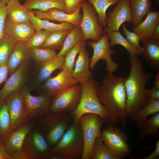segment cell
<instances>
[{
	"label": "cell",
	"mask_w": 159,
	"mask_h": 159,
	"mask_svg": "<svg viewBox=\"0 0 159 159\" xmlns=\"http://www.w3.org/2000/svg\"><path fill=\"white\" fill-rule=\"evenodd\" d=\"M129 59L130 71L125 82L126 111L130 120L135 122L138 114L149 102L145 85L152 75L144 71L143 62L138 55L130 54Z\"/></svg>",
	"instance_id": "1"
},
{
	"label": "cell",
	"mask_w": 159,
	"mask_h": 159,
	"mask_svg": "<svg viewBox=\"0 0 159 159\" xmlns=\"http://www.w3.org/2000/svg\"><path fill=\"white\" fill-rule=\"evenodd\" d=\"M124 77L108 73L103 77L102 85L96 88L97 94L101 103L105 108L110 124L120 122L126 124L128 117L126 111V94Z\"/></svg>",
	"instance_id": "2"
},
{
	"label": "cell",
	"mask_w": 159,
	"mask_h": 159,
	"mask_svg": "<svg viewBox=\"0 0 159 159\" xmlns=\"http://www.w3.org/2000/svg\"><path fill=\"white\" fill-rule=\"evenodd\" d=\"M70 112L49 111L34 120V127L41 133L52 148L59 142L73 122Z\"/></svg>",
	"instance_id": "3"
},
{
	"label": "cell",
	"mask_w": 159,
	"mask_h": 159,
	"mask_svg": "<svg viewBox=\"0 0 159 159\" xmlns=\"http://www.w3.org/2000/svg\"><path fill=\"white\" fill-rule=\"evenodd\" d=\"M84 145L83 135L80 123L79 121H73L52 148L49 159H82Z\"/></svg>",
	"instance_id": "4"
},
{
	"label": "cell",
	"mask_w": 159,
	"mask_h": 159,
	"mask_svg": "<svg viewBox=\"0 0 159 159\" xmlns=\"http://www.w3.org/2000/svg\"><path fill=\"white\" fill-rule=\"evenodd\" d=\"M98 84L93 78L80 84L81 95L80 102L76 109L71 113L74 122H78L80 117L84 114L93 113L97 115L107 123H110L107 112L100 102L97 94L96 88Z\"/></svg>",
	"instance_id": "5"
},
{
	"label": "cell",
	"mask_w": 159,
	"mask_h": 159,
	"mask_svg": "<svg viewBox=\"0 0 159 159\" xmlns=\"http://www.w3.org/2000/svg\"><path fill=\"white\" fill-rule=\"evenodd\" d=\"M101 137L111 152L118 159L123 158L131 151L127 142V134L118 127L110 124L101 132Z\"/></svg>",
	"instance_id": "6"
},
{
	"label": "cell",
	"mask_w": 159,
	"mask_h": 159,
	"mask_svg": "<svg viewBox=\"0 0 159 159\" xmlns=\"http://www.w3.org/2000/svg\"><path fill=\"white\" fill-rule=\"evenodd\" d=\"M83 132L84 145L82 159H91L92 148L97 138L100 137L101 128L105 120L93 113L82 115L79 120Z\"/></svg>",
	"instance_id": "7"
},
{
	"label": "cell",
	"mask_w": 159,
	"mask_h": 159,
	"mask_svg": "<svg viewBox=\"0 0 159 159\" xmlns=\"http://www.w3.org/2000/svg\"><path fill=\"white\" fill-rule=\"evenodd\" d=\"M64 56H56L52 60L35 64L30 71L26 85L31 91H37L39 87L57 69L61 68Z\"/></svg>",
	"instance_id": "8"
},
{
	"label": "cell",
	"mask_w": 159,
	"mask_h": 159,
	"mask_svg": "<svg viewBox=\"0 0 159 159\" xmlns=\"http://www.w3.org/2000/svg\"><path fill=\"white\" fill-rule=\"evenodd\" d=\"M82 18L79 25L83 33V40L98 41L105 32L99 21L97 12L92 4L86 0L82 2Z\"/></svg>",
	"instance_id": "9"
},
{
	"label": "cell",
	"mask_w": 159,
	"mask_h": 159,
	"mask_svg": "<svg viewBox=\"0 0 159 159\" xmlns=\"http://www.w3.org/2000/svg\"><path fill=\"white\" fill-rule=\"evenodd\" d=\"M22 149L28 159H49L52 148L39 132L34 127L26 136Z\"/></svg>",
	"instance_id": "10"
},
{
	"label": "cell",
	"mask_w": 159,
	"mask_h": 159,
	"mask_svg": "<svg viewBox=\"0 0 159 159\" xmlns=\"http://www.w3.org/2000/svg\"><path fill=\"white\" fill-rule=\"evenodd\" d=\"M81 95L80 85H76L51 97L50 111L71 113L77 107Z\"/></svg>",
	"instance_id": "11"
},
{
	"label": "cell",
	"mask_w": 159,
	"mask_h": 159,
	"mask_svg": "<svg viewBox=\"0 0 159 159\" xmlns=\"http://www.w3.org/2000/svg\"><path fill=\"white\" fill-rule=\"evenodd\" d=\"M24 101L26 112L31 120H36L50 111L51 97L40 94L33 96L25 85L19 90Z\"/></svg>",
	"instance_id": "12"
},
{
	"label": "cell",
	"mask_w": 159,
	"mask_h": 159,
	"mask_svg": "<svg viewBox=\"0 0 159 159\" xmlns=\"http://www.w3.org/2000/svg\"><path fill=\"white\" fill-rule=\"evenodd\" d=\"M5 100L10 116V132L17 130L31 121L26 112L24 99L19 90L11 93Z\"/></svg>",
	"instance_id": "13"
},
{
	"label": "cell",
	"mask_w": 159,
	"mask_h": 159,
	"mask_svg": "<svg viewBox=\"0 0 159 159\" xmlns=\"http://www.w3.org/2000/svg\"><path fill=\"white\" fill-rule=\"evenodd\" d=\"M89 45L93 50V54L90 63L91 69H94L98 62L101 59H103L106 62V70L108 73H113L117 70L119 65L112 59L111 56L115 54V52L114 49L110 48L107 33L105 32L97 41L90 42Z\"/></svg>",
	"instance_id": "14"
},
{
	"label": "cell",
	"mask_w": 159,
	"mask_h": 159,
	"mask_svg": "<svg viewBox=\"0 0 159 159\" xmlns=\"http://www.w3.org/2000/svg\"><path fill=\"white\" fill-rule=\"evenodd\" d=\"M78 83L72 77L71 73L63 69L55 77H49L37 91L40 94L52 97Z\"/></svg>",
	"instance_id": "15"
},
{
	"label": "cell",
	"mask_w": 159,
	"mask_h": 159,
	"mask_svg": "<svg viewBox=\"0 0 159 159\" xmlns=\"http://www.w3.org/2000/svg\"><path fill=\"white\" fill-rule=\"evenodd\" d=\"M35 63L32 59L24 62L21 67L5 81V85L0 91V102L5 100L12 92L19 90L25 85L28 74Z\"/></svg>",
	"instance_id": "16"
},
{
	"label": "cell",
	"mask_w": 159,
	"mask_h": 159,
	"mask_svg": "<svg viewBox=\"0 0 159 159\" xmlns=\"http://www.w3.org/2000/svg\"><path fill=\"white\" fill-rule=\"evenodd\" d=\"M112 11L106 17L107 26L105 33L119 31V28L125 22L131 23V13L129 0H119Z\"/></svg>",
	"instance_id": "17"
},
{
	"label": "cell",
	"mask_w": 159,
	"mask_h": 159,
	"mask_svg": "<svg viewBox=\"0 0 159 159\" xmlns=\"http://www.w3.org/2000/svg\"><path fill=\"white\" fill-rule=\"evenodd\" d=\"M82 2L77 6L76 10L73 14H69L57 8L49 9L44 11L39 10L34 11L38 18L48 20L67 22L77 26H79L82 21V14L80 13Z\"/></svg>",
	"instance_id": "18"
},
{
	"label": "cell",
	"mask_w": 159,
	"mask_h": 159,
	"mask_svg": "<svg viewBox=\"0 0 159 159\" xmlns=\"http://www.w3.org/2000/svg\"><path fill=\"white\" fill-rule=\"evenodd\" d=\"M34 126V120H31L14 132L0 135L1 140L10 155L15 151L22 150L26 136Z\"/></svg>",
	"instance_id": "19"
},
{
	"label": "cell",
	"mask_w": 159,
	"mask_h": 159,
	"mask_svg": "<svg viewBox=\"0 0 159 159\" xmlns=\"http://www.w3.org/2000/svg\"><path fill=\"white\" fill-rule=\"evenodd\" d=\"M35 29L30 21L15 24L6 16L4 28V35L11 37L17 42H26L32 36Z\"/></svg>",
	"instance_id": "20"
},
{
	"label": "cell",
	"mask_w": 159,
	"mask_h": 159,
	"mask_svg": "<svg viewBox=\"0 0 159 159\" xmlns=\"http://www.w3.org/2000/svg\"><path fill=\"white\" fill-rule=\"evenodd\" d=\"M78 54L71 74L72 77L81 84L93 78L94 75L90 69V59L85 47L82 48Z\"/></svg>",
	"instance_id": "21"
},
{
	"label": "cell",
	"mask_w": 159,
	"mask_h": 159,
	"mask_svg": "<svg viewBox=\"0 0 159 159\" xmlns=\"http://www.w3.org/2000/svg\"><path fill=\"white\" fill-rule=\"evenodd\" d=\"M30 59L29 48L26 42H16L6 63L9 74L14 72Z\"/></svg>",
	"instance_id": "22"
},
{
	"label": "cell",
	"mask_w": 159,
	"mask_h": 159,
	"mask_svg": "<svg viewBox=\"0 0 159 159\" xmlns=\"http://www.w3.org/2000/svg\"><path fill=\"white\" fill-rule=\"evenodd\" d=\"M159 23V11H150L146 17L133 29L140 38V40L147 39H152L154 31Z\"/></svg>",
	"instance_id": "23"
},
{
	"label": "cell",
	"mask_w": 159,
	"mask_h": 159,
	"mask_svg": "<svg viewBox=\"0 0 159 159\" xmlns=\"http://www.w3.org/2000/svg\"><path fill=\"white\" fill-rule=\"evenodd\" d=\"M141 41L143 49V59L151 69L159 71V41L147 39Z\"/></svg>",
	"instance_id": "24"
},
{
	"label": "cell",
	"mask_w": 159,
	"mask_h": 159,
	"mask_svg": "<svg viewBox=\"0 0 159 159\" xmlns=\"http://www.w3.org/2000/svg\"><path fill=\"white\" fill-rule=\"evenodd\" d=\"M28 14L29 21L33 25L36 31L42 29L51 32L57 30H70L76 26L67 22L57 24L50 22L48 20L38 19L35 16L33 9H29Z\"/></svg>",
	"instance_id": "25"
},
{
	"label": "cell",
	"mask_w": 159,
	"mask_h": 159,
	"mask_svg": "<svg viewBox=\"0 0 159 159\" xmlns=\"http://www.w3.org/2000/svg\"><path fill=\"white\" fill-rule=\"evenodd\" d=\"M6 16L12 22L15 24L29 21L28 9L21 4L19 0H9L6 5Z\"/></svg>",
	"instance_id": "26"
},
{
	"label": "cell",
	"mask_w": 159,
	"mask_h": 159,
	"mask_svg": "<svg viewBox=\"0 0 159 159\" xmlns=\"http://www.w3.org/2000/svg\"><path fill=\"white\" fill-rule=\"evenodd\" d=\"M137 128L139 131L138 136L140 142L148 135L153 137L159 136V112L153 115L152 117L137 122Z\"/></svg>",
	"instance_id": "27"
},
{
	"label": "cell",
	"mask_w": 159,
	"mask_h": 159,
	"mask_svg": "<svg viewBox=\"0 0 159 159\" xmlns=\"http://www.w3.org/2000/svg\"><path fill=\"white\" fill-rule=\"evenodd\" d=\"M132 18L131 23L135 27L141 22L150 11L151 0H129Z\"/></svg>",
	"instance_id": "28"
},
{
	"label": "cell",
	"mask_w": 159,
	"mask_h": 159,
	"mask_svg": "<svg viewBox=\"0 0 159 159\" xmlns=\"http://www.w3.org/2000/svg\"><path fill=\"white\" fill-rule=\"evenodd\" d=\"M24 5L28 9H36L44 11L53 8H57L65 12V0H26Z\"/></svg>",
	"instance_id": "29"
},
{
	"label": "cell",
	"mask_w": 159,
	"mask_h": 159,
	"mask_svg": "<svg viewBox=\"0 0 159 159\" xmlns=\"http://www.w3.org/2000/svg\"><path fill=\"white\" fill-rule=\"evenodd\" d=\"M83 33L79 26L70 30L64 41L62 49L57 56H64L77 43L83 40Z\"/></svg>",
	"instance_id": "30"
},
{
	"label": "cell",
	"mask_w": 159,
	"mask_h": 159,
	"mask_svg": "<svg viewBox=\"0 0 159 159\" xmlns=\"http://www.w3.org/2000/svg\"><path fill=\"white\" fill-rule=\"evenodd\" d=\"M69 31L57 30L52 32L40 48L61 50Z\"/></svg>",
	"instance_id": "31"
},
{
	"label": "cell",
	"mask_w": 159,
	"mask_h": 159,
	"mask_svg": "<svg viewBox=\"0 0 159 159\" xmlns=\"http://www.w3.org/2000/svg\"><path fill=\"white\" fill-rule=\"evenodd\" d=\"M107 34L110 41V47H112L116 44H120L123 46L130 54L138 55L143 54V52L132 45L126 38L122 36L119 31L108 32Z\"/></svg>",
	"instance_id": "32"
},
{
	"label": "cell",
	"mask_w": 159,
	"mask_h": 159,
	"mask_svg": "<svg viewBox=\"0 0 159 159\" xmlns=\"http://www.w3.org/2000/svg\"><path fill=\"white\" fill-rule=\"evenodd\" d=\"M86 0L92 4L96 11L100 24L104 28L106 27V10L110 6L117 3L119 0Z\"/></svg>",
	"instance_id": "33"
},
{
	"label": "cell",
	"mask_w": 159,
	"mask_h": 159,
	"mask_svg": "<svg viewBox=\"0 0 159 159\" xmlns=\"http://www.w3.org/2000/svg\"><path fill=\"white\" fill-rule=\"evenodd\" d=\"M91 159H118L110 151L101 137L96 138L92 148Z\"/></svg>",
	"instance_id": "34"
},
{
	"label": "cell",
	"mask_w": 159,
	"mask_h": 159,
	"mask_svg": "<svg viewBox=\"0 0 159 159\" xmlns=\"http://www.w3.org/2000/svg\"><path fill=\"white\" fill-rule=\"evenodd\" d=\"M29 51L31 58L35 64L50 61L57 54L54 50L48 48L32 47L29 48Z\"/></svg>",
	"instance_id": "35"
},
{
	"label": "cell",
	"mask_w": 159,
	"mask_h": 159,
	"mask_svg": "<svg viewBox=\"0 0 159 159\" xmlns=\"http://www.w3.org/2000/svg\"><path fill=\"white\" fill-rule=\"evenodd\" d=\"M86 45V42L83 40L76 44L65 55L64 63L60 71L64 69L71 73L74 67L77 55L80 49Z\"/></svg>",
	"instance_id": "36"
},
{
	"label": "cell",
	"mask_w": 159,
	"mask_h": 159,
	"mask_svg": "<svg viewBox=\"0 0 159 159\" xmlns=\"http://www.w3.org/2000/svg\"><path fill=\"white\" fill-rule=\"evenodd\" d=\"M16 42L14 39L5 35L0 39V65L6 64Z\"/></svg>",
	"instance_id": "37"
},
{
	"label": "cell",
	"mask_w": 159,
	"mask_h": 159,
	"mask_svg": "<svg viewBox=\"0 0 159 159\" xmlns=\"http://www.w3.org/2000/svg\"><path fill=\"white\" fill-rule=\"evenodd\" d=\"M10 118L6 102H0V135L10 132Z\"/></svg>",
	"instance_id": "38"
},
{
	"label": "cell",
	"mask_w": 159,
	"mask_h": 159,
	"mask_svg": "<svg viewBox=\"0 0 159 159\" xmlns=\"http://www.w3.org/2000/svg\"><path fill=\"white\" fill-rule=\"evenodd\" d=\"M158 112H159V100L149 99L148 103L138 114L135 122L146 119L149 115Z\"/></svg>",
	"instance_id": "39"
},
{
	"label": "cell",
	"mask_w": 159,
	"mask_h": 159,
	"mask_svg": "<svg viewBox=\"0 0 159 159\" xmlns=\"http://www.w3.org/2000/svg\"><path fill=\"white\" fill-rule=\"evenodd\" d=\"M52 32L44 29L35 31L32 36L26 42V44L29 48L33 47L40 48Z\"/></svg>",
	"instance_id": "40"
},
{
	"label": "cell",
	"mask_w": 159,
	"mask_h": 159,
	"mask_svg": "<svg viewBox=\"0 0 159 159\" xmlns=\"http://www.w3.org/2000/svg\"><path fill=\"white\" fill-rule=\"evenodd\" d=\"M122 25L123 33L125 34L127 40L132 45L143 53V49L140 44V40L139 36L134 32H131L129 31L127 29L125 23L122 24Z\"/></svg>",
	"instance_id": "41"
},
{
	"label": "cell",
	"mask_w": 159,
	"mask_h": 159,
	"mask_svg": "<svg viewBox=\"0 0 159 159\" xmlns=\"http://www.w3.org/2000/svg\"><path fill=\"white\" fill-rule=\"evenodd\" d=\"M6 5L2 0L0 1V39L4 35V22L7 15Z\"/></svg>",
	"instance_id": "42"
},
{
	"label": "cell",
	"mask_w": 159,
	"mask_h": 159,
	"mask_svg": "<svg viewBox=\"0 0 159 159\" xmlns=\"http://www.w3.org/2000/svg\"><path fill=\"white\" fill-rule=\"evenodd\" d=\"M84 0H65L66 4L65 12L68 14L74 13L78 4Z\"/></svg>",
	"instance_id": "43"
},
{
	"label": "cell",
	"mask_w": 159,
	"mask_h": 159,
	"mask_svg": "<svg viewBox=\"0 0 159 159\" xmlns=\"http://www.w3.org/2000/svg\"><path fill=\"white\" fill-rule=\"evenodd\" d=\"M159 156V140L156 143L155 148L154 151L150 155L142 158H135L131 156L130 158L132 159H156Z\"/></svg>",
	"instance_id": "44"
},
{
	"label": "cell",
	"mask_w": 159,
	"mask_h": 159,
	"mask_svg": "<svg viewBox=\"0 0 159 159\" xmlns=\"http://www.w3.org/2000/svg\"><path fill=\"white\" fill-rule=\"evenodd\" d=\"M8 74V70L6 64L0 65V86L2 83L6 81Z\"/></svg>",
	"instance_id": "45"
},
{
	"label": "cell",
	"mask_w": 159,
	"mask_h": 159,
	"mask_svg": "<svg viewBox=\"0 0 159 159\" xmlns=\"http://www.w3.org/2000/svg\"><path fill=\"white\" fill-rule=\"evenodd\" d=\"M146 93L149 99L159 100V88L154 87L146 89Z\"/></svg>",
	"instance_id": "46"
},
{
	"label": "cell",
	"mask_w": 159,
	"mask_h": 159,
	"mask_svg": "<svg viewBox=\"0 0 159 159\" xmlns=\"http://www.w3.org/2000/svg\"><path fill=\"white\" fill-rule=\"evenodd\" d=\"M0 159H12L0 138Z\"/></svg>",
	"instance_id": "47"
},
{
	"label": "cell",
	"mask_w": 159,
	"mask_h": 159,
	"mask_svg": "<svg viewBox=\"0 0 159 159\" xmlns=\"http://www.w3.org/2000/svg\"><path fill=\"white\" fill-rule=\"evenodd\" d=\"M12 159H28L26 155L22 150L15 151L10 155Z\"/></svg>",
	"instance_id": "48"
},
{
	"label": "cell",
	"mask_w": 159,
	"mask_h": 159,
	"mask_svg": "<svg viewBox=\"0 0 159 159\" xmlns=\"http://www.w3.org/2000/svg\"><path fill=\"white\" fill-rule=\"evenodd\" d=\"M152 39L155 40L159 41V23L157 25L154 31Z\"/></svg>",
	"instance_id": "49"
},
{
	"label": "cell",
	"mask_w": 159,
	"mask_h": 159,
	"mask_svg": "<svg viewBox=\"0 0 159 159\" xmlns=\"http://www.w3.org/2000/svg\"><path fill=\"white\" fill-rule=\"evenodd\" d=\"M154 85L155 87L159 88V71L155 77Z\"/></svg>",
	"instance_id": "50"
},
{
	"label": "cell",
	"mask_w": 159,
	"mask_h": 159,
	"mask_svg": "<svg viewBox=\"0 0 159 159\" xmlns=\"http://www.w3.org/2000/svg\"><path fill=\"white\" fill-rule=\"evenodd\" d=\"M2 0V1L6 3V4H7V3H8L9 1V0Z\"/></svg>",
	"instance_id": "51"
},
{
	"label": "cell",
	"mask_w": 159,
	"mask_h": 159,
	"mask_svg": "<svg viewBox=\"0 0 159 159\" xmlns=\"http://www.w3.org/2000/svg\"><path fill=\"white\" fill-rule=\"evenodd\" d=\"M159 4V0H157L156 5H158Z\"/></svg>",
	"instance_id": "52"
},
{
	"label": "cell",
	"mask_w": 159,
	"mask_h": 159,
	"mask_svg": "<svg viewBox=\"0 0 159 159\" xmlns=\"http://www.w3.org/2000/svg\"><path fill=\"white\" fill-rule=\"evenodd\" d=\"M1 0H0V1H1Z\"/></svg>",
	"instance_id": "53"
}]
</instances>
